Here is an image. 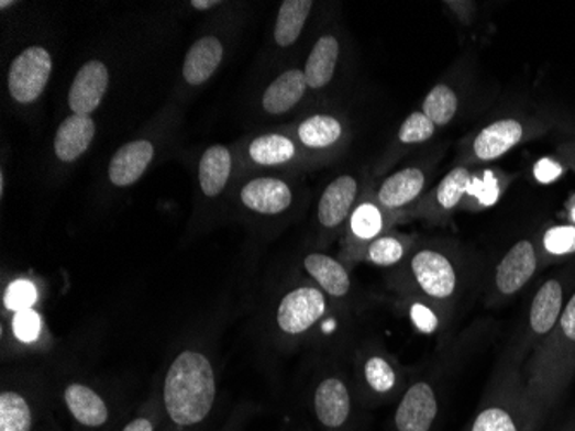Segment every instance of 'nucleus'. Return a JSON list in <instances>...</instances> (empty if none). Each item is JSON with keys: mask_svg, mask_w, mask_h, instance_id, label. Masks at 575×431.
I'll return each mask as SVG.
<instances>
[{"mask_svg": "<svg viewBox=\"0 0 575 431\" xmlns=\"http://www.w3.org/2000/svg\"><path fill=\"white\" fill-rule=\"evenodd\" d=\"M218 397L214 367L206 354L183 351L167 369L161 400L159 431H200Z\"/></svg>", "mask_w": 575, "mask_h": 431, "instance_id": "obj_1", "label": "nucleus"}, {"mask_svg": "<svg viewBox=\"0 0 575 431\" xmlns=\"http://www.w3.org/2000/svg\"><path fill=\"white\" fill-rule=\"evenodd\" d=\"M413 285L422 296L436 303L450 302L458 290V272L440 248L422 247L409 261Z\"/></svg>", "mask_w": 575, "mask_h": 431, "instance_id": "obj_2", "label": "nucleus"}, {"mask_svg": "<svg viewBox=\"0 0 575 431\" xmlns=\"http://www.w3.org/2000/svg\"><path fill=\"white\" fill-rule=\"evenodd\" d=\"M325 309L324 291L303 285L283 296L276 311V324L285 335H303L324 318Z\"/></svg>", "mask_w": 575, "mask_h": 431, "instance_id": "obj_3", "label": "nucleus"}, {"mask_svg": "<svg viewBox=\"0 0 575 431\" xmlns=\"http://www.w3.org/2000/svg\"><path fill=\"white\" fill-rule=\"evenodd\" d=\"M52 75V57L47 48L29 47L12 60L9 68V93L20 104H32L44 92Z\"/></svg>", "mask_w": 575, "mask_h": 431, "instance_id": "obj_4", "label": "nucleus"}, {"mask_svg": "<svg viewBox=\"0 0 575 431\" xmlns=\"http://www.w3.org/2000/svg\"><path fill=\"white\" fill-rule=\"evenodd\" d=\"M474 175L467 166H456L443 180L417 200V214L429 221L446 220L471 192Z\"/></svg>", "mask_w": 575, "mask_h": 431, "instance_id": "obj_5", "label": "nucleus"}, {"mask_svg": "<svg viewBox=\"0 0 575 431\" xmlns=\"http://www.w3.org/2000/svg\"><path fill=\"white\" fill-rule=\"evenodd\" d=\"M63 402L71 416L73 423L80 431H108L112 420L111 406L96 388L85 384H69L64 387Z\"/></svg>", "mask_w": 575, "mask_h": 431, "instance_id": "obj_6", "label": "nucleus"}, {"mask_svg": "<svg viewBox=\"0 0 575 431\" xmlns=\"http://www.w3.org/2000/svg\"><path fill=\"white\" fill-rule=\"evenodd\" d=\"M524 135V124L519 120L504 118V120L493 121L474 136V141L468 145L465 163H489V161L500 159L507 152L519 145Z\"/></svg>", "mask_w": 575, "mask_h": 431, "instance_id": "obj_7", "label": "nucleus"}, {"mask_svg": "<svg viewBox=\"0 0 575 431\" xmlns=\"http://www.w3.org/2000/svg\"><path fill=\"white\" fill-rule=\"evenodd\" d=\"M438 416L434 388L428 382H417L405 391L395 412L398 431H429Z\"/></svg>", "mask_w": 575, "mask_h": 431, "instance_id": "obj_8", "label": "nucleus"}, {"mask_svg": "<svg viewBox=\"0 0 575 431\" xmlns=\"http://www.w3.org/2000/svg\"><path fill=\"white\" fill-rule=\"evenodd\" d=\"M313 412L319 423L328 430H342L352 415V397L342 378L322 379L313 391Z\"/></svg>", "mask_w": 575, "mask_h": 431, "instance_id": "obj_9", "label": "nucleus"}, {"mask_svg": "<svg viewBox=\"0 0 575 431\" xmlns=\"http://www.w3.org/2000/svg\"><path fill=\"white\" fill-rule=\"evenodd\" d=\"M538 268V256L531 240H520L498 264L495 284L501 296H513L526 287Z\"/></svg>", "mask_w": 575, "mask_h": 431, "instance_id": "obj_10", "label": "nucleus"}, {"mask_svg": "<svg viewBox=\"0 0 575 431\" xmlns=\"http://www.w3.org/2000/svg\"><path fill=\"white\" fill-rule=\"evenodd\" d=\"M108 87V66L102 60H88L73 80L68 96L69 108L75 114L90 117L102 102Z\"/></svg>", "mask_w": 575, "mask_h": 431, "instance_id": "obj_11", "label": "nucleus"}, {"mask_svg": "<svg viewBox=\"0 0 575 431\" xmlns=\"http://www.w3.org/2000/svg\"><path fill=\"white\" fill-rule=\"evenodd\" d=\"M428 176L421 168H405L388 176L377 190V202L386 211H398L421 199Z\"/></svg>", "mask_w": 575, "mask_h": 431, "instance_id": "obj_12", "label": "nucleus"}, {"mask_svg": "<svg viewBox=\"0 0 575 431\" xmlns=\"http://www.w3.org/2000/svg\"><path fill=\"white\" fill-rule=\"evenodd\" d=\"M290 185L278 178H255L242 188V202L258 214H281L290 208Z\"/></svg>", "mask_w": 575, "mask_h": 431, "instance_id": "obj_13", "label": "nucleus"}, {"mask_svg": "<svg viewBox=\"0 0 575 431\" xmlns=\"http://www.w3.org/2000/svg\"><path fill=\"white\" fill-rule=\"evenodd\" d=\"M357 190V180L352 175L338 176L331 181L319 200V223L324 228L340 226L352 214Z\"/></svg>", "mask_w": 575, "mask_h": 431, "instance_id": "obj_14", "label": "nucleus"}, {"mask_svg": "<svg viewBox=\"0 0 575 431\" xmlns=\"http://www.w3.org/2000/svg\"><path fill=\"white\" fill-rule=\"evenodd\" d=\"M154 157V145L148 141H135L115 152L109 164V178L115 187H130L142 178Z\"/></svg>", "mask_w": 575, "mask_h": 431, "instance_id": "obj_15", "label": "nucleus"}, {"mask_svg": "<svg viewBox=\"0 0 575 431\" xmlns=\"http://www.w3.org/2000/svg\"><path fill=\"white\" fill-rule=\"evenodd\" d=\"M96 136V123L90 117L73 114L60 123L54 141L56 156L63 163H73L84 156Z\"/></svg>", "mask_w": 575, "mask_h": 431, "instance_id": "obj_16", "label": "nucleus"}, {"mask_svg": "<svg viewBox=\"0 0 575 431\" xmlns=\"http://www.w3.org/2000/svg\"><path fill=\"white\" fill-rule=\"evenodd\" d=\"M303 269L328 296L334 297V299L349 296L350 288H352L349 272L334 257L312 252L303 259Z\"/></svg>", "mask_w": 575, "mask_h": 431, "instance_id": "obj_17", "label": "nucleus"}, {"mask_svg": "<svg viewBox=\"0 0 575 431\" xmlns=\"http://www.w3.org/2000/svg\"><path fill=\"white\" fill-rule=\"evenodd\" d=\"M307 88L309 87H307L303 71H300V69H288L266 88L263 97V108L273 117L286 114L302 100Z\"/></svg>", "mask_w": 575, "mask_h": 431, "instance_id": "obj_18", "label": "nucleus"}, {"mask_svg": "<svg viewBox=\"0 0 575 431\" xmlns=\"http://www.w3.org/2000/svg\"><path fill=\"white\" fill-rule=\"evenodd\" d=\"M222 54H224V48L215 36H203L200 41L195 42L183 65L185 80L193 87L206 84L221 65Z\"/></svg>", "mask_w": 575, "mask_h": 431, "instance_id": "obj_19", "label": "nucleus"}, {"mask_svg": "<svg viewBox=\"0 0 575 431\" xmlns=\"http://www.w3.org/2000/svg\"><path fill=\"white\" fill-rule=\"evenodd\" d=\"M562 306H564V288L560 281L548 280L538 290L531 303L529 323H531L532 332L535 335H548L552 332L553 328L559 324Z\"/></svg>", "mask_w": 575, "mask_h": 431, "instance_id": "obj_20", "label": "nucleus"}, {"mask_svg": "<svg viewBox=\"0 0 575 431\" xmlns=\"http://www.w3.org/2000/svg\"><path fill=\"white\" fill-rule=\"evenodd\" d=\"M338 57H340V42L336 41V36L322 35L313 44L307 57L306 69H303L307 87L319 90L330 84L336 71Z\"/></svg>", "mask_w": 575, "mask_h": 431, "instance_id": "obj_21", "label": "nucleus"}, {"mask_svg": "<svg viewBox=\"0 0 575 431\" xmlns=\"http://www.w3.org/2000/svg\"><path fill=\"white\" fill-rule=\"evenodd\" d=\"M342 121L331 114H313L298 124L297 139L309 151H325L342 141Z\"/></svg>", "mask_w": 575, "mask_h": 431, "instance_id": "obj_22", "label": "nucleus"}, {"mask_svg": "<svg viewBox=\"0 0 575 431\" xmlns=\"http://www.w3.org/2000/svg\"><path fill=\"white\" fill-rule=\"evenodd\" d=\"M231 173V154L226 147L214 145L203 152L199 166V180L207 197H218L226 187Z\"/></svg>", "mask_w": 575, "mask_h": 431, "instance_id": "obj_23", "label": "nucleus"}, {"mask_svg": "<svg viewBox=\"0 0 575 431\" xmlns=\"http://www.w3.org/2000/svg\"><path fill=\"white\" fill-rule=\"evenodd\" d=\"M36 412L29 397L16 390L0 394V431H35Z\"/></svg>", "mask_w": 575, "mask_h": 431, "instance_id": "obj_24", "label": "nucleus"}, {"mask_svg": "<svg viewBox=\"0 0 575 431\" xmlns=\"http://www.w3.org/2000/svg\"><path fill=\"white\" fill-rule=\"evenodd\" d=\"M312 0H286L279 8L278 20L274 26V41L279 47H290L302 35L307 18L312 11Z\"/></svg>", "mask_w": 575, "mask_h": 431, "instance_id": "obj_25", "label": "nucleus"}, {"mask_svg": "<svg viewBox=\"0 0 575 431\" xmlns=\"http://www.w3.org/2000/svg\"><path fill=\"white\" fill-rule=\"evenodd\" d=\"M248 156L261 166H283L298 157V147L290 136L281 133H267L252 142Z\"/></svg>", "mask_w": 575, "mask_h": 431, "instance_id": "obj_26", "label": "nucleus"}, {"mask_svg": "<svg viewBox=\"0 0 575 431\" xmlns=\"http://www.w3.org/2000/svg\"><path fill=\"white\" fill-rule=\"evenodd\" d=\"M422 112L433 121L436 129L452 123L458 111V97L450 85L438 84L429 90L422 102Z\"/></svg>", "mask_w": 575, "mask_h": 431, "instance_id": "obj_27", "label": "nucleus"}, {"mask_svg": "<svg viewBox=\"0 0 575 431\" xmlns=\"http://www.w3.org/2000/svg\"><path fill=\"white\" fill-rule=\"evenodd\" d=\"M386 228L385 209L373 202H362L350 214V232L361 242H373Z\"/></svg>", "mask_w": 575, "mask_h": 431, "instance_id": "obj_28", "label": "nucleus"}, {"mask_svg": "<svg viewBox=\"0 0 575 431\" xmlns=\"http://www.w3.org/2000/svg\"><path fill=\"white\" fill-rule=\"evenodd\" d=\"M407 248H409V244L400 236H377L365 247V259L376 264V266L388 268V266H395L403 259Z\"/></svg>", "mask_w": 575, "mask_h": 431, "instance_id": "obj_29", "label": "nucleus"}, {"mask_svg": "<svg viewBox=\"0 0 575 431\" xmlns=\"http://www.w3.org/2000/svg\"><path fill=\"white\" fill-rule=\"evenodd\" d=\"M436 130L433 121L429 120L424 112L413 111L401 123L400 130H398V142L401 145L425 144L433 139Z\"/></svg>", "mask_w": 575, "mask_h": 431, "instance_id": "obj_30", "label": "nucleus"}, {"mask_svg": "<svg viewBox=\"0 0 575 431\" xmlns=\"http://www.w3.org/2000/svg\"><path fill=\"white\" fill-rule=\"evenodd\" d=\"M365 384L376 394H388L397 385L395 367L382 356H373L364 364Z\"/></svg>", "mask_w": 575, "mask_h": 431, "instance_id": "obj_31", "label": "nucleus"}, {"mask_svg": "<svg viewBox=\"0 0 575 431\" xmlns=\"http://www.w3.org/2000/svg\"><path fill=\"white\" fill-rule=\"evenodd\" d=\"M553 336L556 342V351L552 352L553 356L562 361L565 354L575 352V294L562 311Z\"/></svg>", "mask_w": 575, "mask_h": 431, "instance_id": "obj_32", "label": "nucleus"}, {"mask_svg": "<svg viewBox=\"0 0 575 431\" xmlns=\"http://www.w3.org/2000/svg\"><path fill=\"white\" fill-rule=\"evenodd\" d=\"M36 297H38V291H36L32 281L16 280L9 285L8 290H5V308L14 312L26 311V309L33 308Z\"/></svg>", "mask_w": 575, "mask_h": 431, "instance_id": "obj_33", "label": "nucleus"}, {"mask_svg": "<svg viewBox=\"0 0 575 431\" xmlns=\"http://www.w3.org/2000/svg\"><path fill=\"white\" fill-rule=\"evenodd\" d=\"M42 332L41 316L36 314L33 309L26 311L14 312L12 318V333L20 342L24 344H32L35 342Z\"/></svg>", "mask_w": 575, "mask_h": 431, "instance_id": "obj_34", "label": "nucleus"}, {"mask_svg": "<svg viewBox=\"0 0 575 431\" xmlns=\"http://www.w3.org/2000/svg\"><path fill=\"white\" fill-rule=\"evenodd\" d=\"M471 431H517V427L505 409L488 408L477 415Z\"/></svg>", "mask_w": 575, "mask_h": 431, "instance_id": "obj_35", "label": "nucleus"}, {"mask_svg": "<svg viewBox=\"0 0 575 431\" xmlns=\"http://www.w3.org/2000/svg\"><path fill=\"white\" fill-rule=\"evenodd\" d=\"M544 248L553 256H567L575 252V226H556L548 230Z\"/></svg>", "mask_w": 575, "mask_h": 431, "instance_id": "obj_36", "label": "nucleus"}, {"mask_svg": "<svg viewBox=\"0 0 575 431\" xmlns=\"http://www.w3.org/2000/svg\"><path fill=\"white\" fill-rule=\"evenodd\" d=\"M161 406L151 404L148 408L143 409L139 415L133 416L132 420L123 424L120 431H159Z\"/></svg>", "mask_w": 575, "mask_h": 431, "instance_id": "obj_37", "label": "nucleus"}, {"mask_svg": "<svg viewBox=\"0 0 575 431\" xmlns=\"http://www.w3.org/2000/svg\"><path fill=\"white\" fill-rule=\"evenodd\" d=\"M410 316H412L413 324H416L421 332H436L440 320H438V316L434 314L433 309H429V306H425V303H413L412 308H410Z\"/></svg>", "mask_w": 575, "mask_h": 431, "instance_id": "obj_38", "label": "nucleus"}, {"mask_svg": "<svg viewBox=\"0 0 575 431\" xmlns=\"http://www.w3.org/2000/svg\"><path fill=\"white\" fill-rule=\"evenodd\" d=\"M474 194H476V197H479L477 199L479 206H491L493 202H496V199L500 196V188H498V181H496L495 176H486L485 184H479V190Z\"/></svg>", "mask_w": 575, "mask_h": 431, "instance_id": "obj_39", "label": "nucleus"}, {"mask_svg": "<svg viewBox=\"0 0 575 431\" xmlns=\"http://www.w3.org/2000/svg\"><path fill=\"white\" fill-rule=\"evenodd\" d=\"M534 173L538 180L543 181V184H548V181H553L555 178H559L562 169H560L559 164L553 163V161L543 159L538 163Z\"/></svg>", "mask_w": 575, "mask_h": 431, "instance_id": "obj_40", "label": "nucleus"}, {"mask_svg": "<svg viewBox=\"0 0 575 431\" xmlns=\"http://www.w3.org/2000/svg\"><path fill=\"white\" fill-rule=\"evenodd\" d=\"M191 5H193L195 9H211L214 8V5H219L218 0H191Z\"/></svg>", "mask_w": 575, "mask_h": 431, "instance_id": "obj_41", "label": "nucleus"}, {"mask_svg": "<svg viewBox=\"0 0 575 431\" xmlns=\"http://www.w3.org/2000/svg\"><path fill=\"white\" fill-rule=\"evenodd\" d=\"M222 431H236V428H234V424L230 423L226 424V427L222 428Z\"/></svg>", "mask_w": 575, "mask_h": 431, "instance_id": "obj_42", "label": "nucleus"}, {"mask_svg": "<svg viewBox=\"0 0 575 431\" xmlns=\"http://www.w3.org/2000/svg\"><path fill=\"white\" fill-rule=\"evenodd\" d=\"M12 4H14V2H5V0H4V2H0V8L5 9V8H9V5H12Z\"/></svg>", "mask_w": 575, "mask_h": 431, "instance_id": "obj_43", "label": "nucleus"}, {"mask_svg": "<svg viewBox=\"0 0 575 431\" xmlns=\"http://www.w3.org/2000/svg\"><path fill=\"white\" fill-rule=\"evenodd\" d=\"M572 218H574V221H575V208H574V212H572Z\"/></svg>", "mask_w": 575, "mask_h": 431, "instance_id": "obj_44", "label": "nucleus"}]
</instances>
